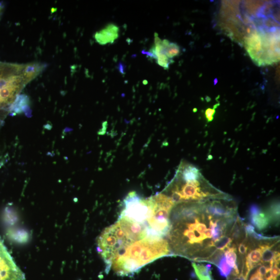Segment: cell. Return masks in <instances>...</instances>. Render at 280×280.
Returning <instances> with one entry per match:
<instances>
[{"label":"cell","instance_id":"cell-1","mask_svg":"<svg viewBox=\"0 0 280 280\" xmlns=\"http://www.w3.org/2000/svg\"><path fill=\"white\" fill-rule=\"evenodd\" d=\"M172 210L167 241L171 253L192 260L217 262L222 254L216 250L212 225L216 218L207 214L202 203L186 202Z\"/></svg>","mask_w":280,"mask_h":280},{"label":"cell","instance_id":"cell-2","mask_svg":"<svg viewBox=\"0 0 280 280\" xmlns=\"http://www.w3.org/2000/svg\"><path fill=\"white\" fill-rule=\"evenodd\" d=\"M167 240L152 235L128 244L117 254L111 262L116 274L128 276L158 259L172 255Z\"/></svg>","mask_w":280,"mask_h":280},{"label":"cell","instance_id":"cell-3","mask_svg":"<svg viewBox=\"0 0 280 280\" xmlns=\"http://www.w3.org/2000/svg\"><path fill=\"white\" fill-rule=\"evenodd\" d=\"M152 235L145 224L120 217L105 228L97 240V250L106 265L107 272L115 256L133 241ZM153 236V235H152Z\"/></svg>","mask_w":280,"mask_h":280},{"label":"cell","instance_id":"cell-4","mask_svg":"<svg viewBox=\"0 0 280 280\" xmlns=\"http://www.w3.org/2000/svg\"><path fill=\"white\" fill-rule=\"evenodd\" d=\"M23 272L14 261L0 237V280H25Z\"/></svg>","mask_w":280,"mask_h":280},{"label":"cell","instance_id":"cell-5","mask_svg":"<svg viewBox=\"0 0 280 280\" xmlns=\"http://www.w3.org/2000/svg\"><path fill=\"white\" fill-rule=\"evenodd\" d=\"M229 199H226L225 203L221 201L213 200L212 201L202 202L205 211L208 214L216 218L233 219L235 218L236 207L228 205Z\"/></svg>","mask_w":280,"mask_h":280},{"label":"cell","instance_id":"cell-6","mask_svg":"<svg viewBox=\"0 0 280 280\" xmlns=\"http://www.w3.org/2000/svg\"><path fill=\"white\" fill-rule=\"evenodd\" d=\"M120 29L114 24H109L105 29L97 32L95 36L97 42L101 45L113 43L119 37Z\"/></svg>","mask_w":280,"mask_h":280},{"label":"cell","instance_id":"cell-7","mask_svg":"<svg viewBox=\"0 0 280 280\" xmlns=\"http://www.w3.org/2000/svg\"><path fill=\"white\" fill-rule=\"evenodd\" d=\"M248 219L254 227L259 230L265 229L271 223L270 217L266 212L262 211L248 216Z\"/></svg>","mask_w":280,"mask_h":280},{"label":"cell","instance_id":"cell-8","mask_svg":"<svg viewBox=\"0 0 280 280\" xmlns=\"http://www.w3.org/2000/svg\"><path fill=\"white\" fill-rule=\"evenodd\" d=\"M182 170V180L185 182L198 181L202 177L199 169L192 165H186Z\"/></svg>","mask_w":280,"mask_h":280},{"label":"cell","instance_id":"cell-9","mask_svg":"<svg viewBox=\"0 0 280 280\" xmlns=\"http://www.w3.org/2000/svg\"><path fill=\"white\" fill-rule=\"evenodd\" d=\"M29 100L27 96L19 95L10 106L9 111L14 114H21L26 112V114H28L27 108L29 107Z\"/></svg>","mask_w":280,"mask_h":280},{"label":"cell","instance_id":"cell-10","mask_svg":"<svg viewBox=\"0 0 280 280\" xmlns=\"http://www.w3.org/2000/svg\"><path fill=\"white\" fill-rule=\"evenodd\" d=\"M237 247L235 245L228 248L224 251V255L227 262L229 265L234 270L233 272L237 275H239V269L237 263Z\"/></svg>","mask_w":280,"mask_h":280},{"label":"cell","instance_id":"cell-11","mask_svg":"<svg viewBox=\"0 0 280 280\" xmlns=\"http://www.w3.org/2000/svg\"><path fill=\"white\" fill-rule=\"evenodd\" d=\"M192 266L199 280H214L211 276V266L210 264L204 266V264L192 262Z\"/></svg>","mask_w":280,"mask_h":280},{"label":"cell","instance_id":"cell-12","mask_svg":"<svg viewBox=\"0 0 280 280\" xmlns=\"http://www.w3.org/2000/svg\"><path fill=\"white\" fill-rule=\"evenodd\" d=\"M162 43L164 50L165 55L170 59L180 54L181 50L180 46L177 44L170 43L167 40H163Z\"/></svg>","mask_w":280,"mask_h":280},{"label":"cell","instance_id":"cell-13","mask_svg":"<svg viewBox=\"0 0 280 280\" xmlns=\"http://www.w3.org/2000/svg\"><path fill=\"white\" fill-rule=\"evenodd\" d=\"M216 266L221 277L227 278L231 274L232 268L228 263L224 255L221 256Z\"/></svg>","mask_w":280,"mask_h":280},{"label":"cell","instance_id":"cell-14","mask_svg":"<svg viewBox=\"0 0 280 280\" xmlns=\"http://www.w3.org/2000/svg\"><path fill=\"white\" fill-rule=\"evenodd\" d=\"M266 213L270 217L271 223L278 222L280 218L279 204L277 202L272 204Z\"/></svg>","mask_w":280,"mask_h":280},{"label":"cell","instance_id":"cell-15","mask_svg":"<svg viewBox=\"0 0 280 280\" xmlns=\"http://www.w3.org/2000/svg\"><path fill=\"white\" fill-rule=\"evenodd\" d=\"M248 245L247 243L246 239L242 241L238 245V252L242 257L247 255Z\"/></svg>","mask_w":280,"mask_h":280},{"label":"cell","instance_id":"cell-16","mask_svg":"<svg viewBox=\"0 0 280 280\" xmlns=\"http://www.w3.org/2000/svg\"><path fill=\"white\" fill-rule=\"evenodd\" d=\"M215 107H214V108H209L207 109L205 115L208 122L213 121L214 119V115L215 114Z\"/></svg>","mask_w":280,"mask_h":280},{"label":"cell","instance_id":"cell-17","mask_svg":"<svg viewBox=\"0 0 280 280\" xmlns=\"http://www.w3.org/2000/svg\"><path fill=\"white\" fill-rule=\"evenodd\" d=\"M227 278L228 280H246L242 275H237L233 272Z\"/></svg>","mask_w":280,"mask_h":280},{"label":"cell","instance_id":"cell-18","mask_svg":"<svg viewBox=\"0 0 280 280\" xmlns=\"http://www.w3.org/2000/svg\"><path fill=\"white\" fill-rule=\"evenodd\" d=\"M256 272H258V274L263 278L265 277L268 273L266 268L264 267L262 264H261V266L258 270H257Z\"/></svg>","mask_w":280,"mask_h":280},{"label":"cell","instance_id":"cell-19","mask_svg":"<svg viewBox=\"0 0 280 280\" xmlns=\"http://www.w3.org/2000/svg\"><path fill=\"white\" fill-rule=\"evenodd\" d=\"M263 278L261 277L256 271L251 276L250 280H263Z\"/></svg>","mask_w":280,"mask_h":280},{"label":"cell","instance_id":"cell-20","mask_svg":"<svg viewBox=\"0 0 280 280\" xmlns=\"http://www.w3.org/2000/svg\"><path fill=\"white\" fill-rule=\"evenodd\" d=\"M119 69L120 72L121 73H122V74L124 73V70H125V67H124L123 64L121 63V62H120V63L119 65Z\"/></svg>","mask_w":280,"mask_h":280},{"label":"cell","instance_id":"cell-21","mask_svg":"<svg viewBox=\"0 0 280 280\" xmlns=\"http://www.w3.org/2000/svg\"><path fill=\"white\" fill-rule=\"evenodd\" d=\"M3 6L2 3H0V19H1L2 17V15L3 12Z\"/></svg>","mask_w":280,"mask_h":280}]
</instances>
